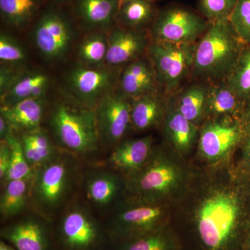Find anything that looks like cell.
<instances>
[{
  "label": "cell",
  "mask_w": 250,
  "mask_h": 250,
  "mask_svg": "<svg viewBox=\"0 0 250 250\" xmlns=\"http://www.w3.org/2000/svg\"><path fill=\"white\" fill-rule=\"evenodd\" d=\"M14 129L9 124V122L2 116H0V139L6 141L14 134Z\"/></svg>",
  "instance_id": "cell-39"
},
{
  "label": "cell",
  "mask_w": 250,
  "mask_h": 250,
  "mask_svg": "<svg viewBox=\"0 0 250 250\" xmlns=\"http://www.w3.org/2000/svg\"><path fill=\"white\" fill-rule=\"evenodd\" d=\"M196 45L154 41L148 47L156 80L169 91L175 90L193 67Z\"/></svg>",
  "instance_id": "cell-7"
},
{
  "label": "cell",
  "mask_w": 250,
  "mask_h": 250,
  "mask_svg": "<svg viewBox=\"0 0 250 250\" xmlns=\"http://www.w3.org/2000/svg\"><path fill=\"white\" fill-rule=\"evenodd\" d=\"M210 23L199 13L179 5H170L159 11L150 27L154 41L184 43L203 35Z\"/></svg>",
  "instance_id": "cell-8"
},
{
  "label": "cell",
  "mask_w": 250,
  "mask_h": 250,
  "mask_svg": "<svg viewBox=\"0 0 250 250\" xmlns=\"http://www.w3.org/2000/svg\"><path fill=\"white\" fill-rule=\"evenodd\" d=\"M0 235L16 250H57L53 227L41 215H27L4 225Z\"/></svg>",
  "instance_id": "cell-10"
},
{
  "label": "cell",
  "mask_w": 250,
  "mask_h": 250,
  "mask_svg": "<svg viewBox=\"0 0 250 250\" xmlns=\"http://www.w3.org/2000/svg\"><path fill=\"white\" fill-rule=\"evenodd\" d=\"M248 102H249L248 107L245 113L244 121L242 125L243 131V139H244L245 141L250 140V99Z\"/></svg>",
  "instance_id": "cell-40"
},
{
  "label": "cell",
  "mask_w": 250,
  "mask_h": 250,
  "mask_svg": "<svg viewBox=\"0 0 250 250\" xmlns=\"http://www.w3.org/2000/svg\"><path fill=\"white\" fill-rule=\"evenodd\" d=\"M166 130L174 146L181 151L188 149L196 134L195 125L179 113L177 108L169 110Z\"/></svg>",
  "instance_id": "cell-28"
},
{
  "label": "cell",
  "mask_w": 250,
  "mask_h": 250,
  "mask_svg": "<svg viewBox=\"0 0 250 250\" xmlns=\"http://www.w3.org/2000/svg\"><path fill=\"white\" fill-rule=\"evenodd\" d=\"M118 177L109 172H97L87 179L85 190L88 200L97 207L111 205L119 190Z\"/></svg>",
  "instance_id": "cell-23"
},
{
  "label": "cell",
  "mask_w": 250,
  "mask_h": 250,
  "mask_svg": "<svg viewBox=\"0 0 250 250\" xmlns=\"http://www.w3.org/2000/svg\"><path fill=\"white\" fill-rule=\"evenodd\" d=\"M156 82L152 63L145 59H137L129 62L120 77L122 94L129 98L155 93Z\"/></svg>",
  "instance_id": "cell-17"
},
{
  "label": "cell",
  "mask_w": 250,
  "mask_h": 250,
  "mask_svg": "<svg viewBox=\"0 0 250 250\" xmlns=\"http://www.w3.org/2000/svg\"><path fill=\"white\" fill-rule=\"evenodd\" d=\"M50 123L59 143L70 152L83 155L96 150L100 136L94 109L59 104Z\"/></svg>",
  "instance_id": "cell-4"
},
{
  "label": "cell",
  "mask_w": 250,
  "mask_h": 250,
  "mask_svg": "<svg viewBox=\"0 0 250 250\" xmlns=\"http://www.w3.org/2000/svg\"><path fill=\"white\" fill-rule=\"evenodd\" d=\"M27 59L22 46L11 36L1 33L0 36V60L4 64L20 65Z\"/></svg>",
  "instance_id": "cell-36"
},
{
  "label": "cell",
  "mask_w": 250,
  "mask_h": 250,
  "mask_svg": "<svg viewBox=\"0 0 250 250\" xmlns=\"http://www.w3.org/2000/svg\"><path fill=\"white\" fill-rule=\"evenodd\" d=\"M121 0H73L72 15L78 24L90 30H107L116 26Z\"/></svg>",
  "instance_id": "cell-14"
},
{
  "label": "cell",
  "mask_w": 250,
  "mask_h": 250,
  "mask_svg": "<svg viewBox=\"0 0 250 250\" xmlns=\"http://www.w3.org/2000/svg\"><path fill=\"white\" fill-rule=\"evenodd\" d=\"M244 45L229 21L210 23L195 47L193 69L208 78L227 77Z\"/></svg>",
  "instance_id": "cell-1"
},
{
  "label": "cell",
  "mask_w": 250,
  "mask_h": 250,
  "mask_svg": "<svg viewBox=\"0 0 250 250\" xmlns=\"http://www.w3.org/2000/svg\"><path fill=\"white\" fill-rule=\"evenodd\" d=\"M74 20L62 6L51 3L44 7L32 33L36 47L46 59L56 60L67 53L75 34Z\"/></svg>",
  "instance_id": "cell-6"
},
{
  "label": "cell",
  "mask_w": 250,
  "mask_h": 250,
  "mask_svg": "<svg viewBox=\"0 0 250 250\" xmlns=\"http://www.w3.org/2000/svg\"><path fill=\"white\" fill-rule=\"evenodd\" d=\"M21 142L26 159L34 170L56 156L48 137L40 129L25 133Z\"/></svg>",
  "instance_id": "cell-27"
},
{
  "label": "cell",
  "mask_w": 250,
  "mask_h": 250,
  "mask_svg": "<svg viewBox=\"0 0 250 250\" xmlns=\"http://www.w3.org/2000/svg\"><path fill=\"white\" fill-rule=\"evenodd\" d=\"M73 0H50L51 3L57 6H64L66 5H70L71 6L72 2Z\"/></svg>",
  "instance_id": "cell-41"
},
{
  "label": "cell",
  "mask_w": 250,
  "mask_h": 250,
  "mask_svg": "<svg viewBox=\"0 0 250 250\" xmlns=\"http://www.w3.org/2000/svg\"><path fill=\"white\" fill-rule=\"evenodd\" d=\"M6 141L11 146V160L9 170L3 184L9 181L32 179L34 175V170L26 159L21 141L13 135Z\"/></svg>",
  "instance_id": "cell-32"
},
{
  "label": "cell",
  "mask_w": 250,
  "mask_h": 250,
  "mask_svg": "<svg viewBox=\"0 0 250 250\" xmlns=\"http://www.w3.org/2000/svg\"><path fill=\"white\" fill-rule=\"evenodd\" d=\"M245 250H250V230L249 233H248V236L246 238V248H245Z\"/></svg>",
  "instance_id": "cell-43"
},
{
  "label": "cell",
  "mask_w": 250,
  "mask_h": 250,
  "mask_svg": "<svg viewBox=\"0 0 250 250\" xmlns=\"http://www.w3.org/2000/svg\"><path fill=\"white\" fill-rule=\"evenodd\" d=\"M32 179H20L4 183L0 199V211L4 219L14 218L24 209L30 198Z\"/></svg>",
  "instance_id": "cell-24"
},
{
  "label": "cell",
  "mask_w": 250,
  "mask_h": 250,
  "mask_svg": "<svg viewBox=\"0 0 250 250\" xmlns=\"http://www.w3.org/2000/svg\"><path fill=\"white\" fill-rule=\"evenodd\" d=\"M243 137V126L239 123L213 122L206 125L202 130L200 150L208 159H218L229 152Z\"/></svg>",
  "instance_id": "cell-16"
},
{
  "label": "cell",
  "mask_w": 250,
  "mask_h": 250,
  "mask_svg": "<svg viewBox=\"0 0 250 250\" xmlns=\"http://www.w3.org/2000/svg\"><path fill=\"white\" fill-rule=\"evenodd\" d=\"M152 1H161V0H152Z\"/></svg>",
  "instance_id": "cell-44"
},
{
  "label": "cell",
  "mask_w": 250,
  "mask_h": 250,
  "mask_svg": "<svg viewBox=\"0 0 250 250\" xmlns=\"http://www.w3.org/2000/svg\"><path fill=\"white\" fill-rule=\"evenodd\" d=\"M207 90L208 88L205 85H194L179 96L177 110L193 124L202 118L205 111Z\"/></svg>",
  "instance_id": "cell-30"
},
{
  "label": "cell",
  "mask_w": 250,
  "mask_h": 250,
  "mask_svg": "<svg viewBox=\"0 0 250 250\" xmlns=\"http://www.w3.org/2000/svg\"><path fill=\"white\" fill-rule=\"evenodd\" d=\"M47 0H0V15L10 27L21 29L34 24Z\"/></svg>",
  "instance_id": "cell-21"
},
{
  "label": "cell",
  "mask_w": 250,
  "mask_h": 250,
  "mask_svg": "<svg viewBox=\"0 0 250 250\" xmlns=\"http://www.w3.org/2000/svg\"><path fill=\"white\" fill-rule=\"evenodd\" d=\"M227 83L243 101L250 99V45H245L229 74Z\"/></svg>",
  "instance_id": "cell-29"
},
{
  "label": "cell",
  "mask_w": 250,
  "mask_h": 250,
  "mask_svg": "<svg viewBox=\"0 0 250 250\" xmlns=\"http://www.w3.org/2000/svg\"><path fill=\"white\" fill-rule=\"evenodd\" d=\"M49 81L43 73L21 75L12 86L1 96V106L10 105L31 98H43Z\"/></svg>",
  "instance_id": "cell-22"
},
{
  "label": "cell",
  "mask_w": 250,
  "mask_h": 250,
  "mask_svg": "<svg viewBox=\"0 0 250 250\" xmlns=\"http://www.w3.org/2000/svg\"><path fill=\"white\" fill-rule=\"evenodd\" d=\"M229 22L241 42L250 45V0H238Z\"/></svg>",
  "instance_id": "cell-35"
},
{
  "label": "cell",
  "mask_w": 250,
  "mask_h": 250,
  "mask_svg": "<svg viewBox=\"0 0 250 250\" xmlns=\"http://www.w3.org/2000/svg\"><path fill=\"white\" fill-rule=\"evenodd\" d=\"M151 146L152 139L149 137L124 141L115 148L108 164L116 170L136 172L147 162Z\"/></svg>",
  "instance_id": "cell-19"
},
{
  "label": "cell",
  "mask_w": 250,
  "mask_h": 250,
  "mask_svg": "<svg viewBox=\"0 0 250 250\" xmlns=\"http://www.w3.org/2000/svg\"><path fill=\"white\" fill-rule=\"evenodd\" d=\"M134 100L131 104V123L135 129L144 131L157 124L162 117L163 104L155 93Z\"/></svg>",
  "instance_id": "cell-25"
},
{
  "label": "cell",
  "mask_w": 250,
  "mask_h": 250,
  "mask_svg": "<svg viewBox=\"0 0 250 250\" xmlns=\"http://www.w3.org/2000/svg\"><path fill=\"white\" fill-rule=\"evenodd\" d=\"M114 82L112 72L89 67H77L68 77V84L72 93L81 103L92 109L105 95L111 93Z\"/></svg>",
  "instance_id": "cell-12"
},
{
  "label": "cell",
  "mask_w": 250,
  "mask_h": 250,
  "mask_svg": "<svg viewBox=\"0 0 250 250\" xmlns=\"http://www.w3.org/2000/svg\"><path fill=\"white\" fill-rule=\"evenodd\" d=\"M11 160V148L9 143L1 141L0 143V179L4 182Z\"/></svg>",
  "instance_id": "cell-37"
},
{
  "label": "cell",
  "mask_w": 250,
  "mask_h": 250,
  "mask_svg": "<svg viewBox=\"0 0 250 250\" xmlns=\"http://www.w3.org/2000/svg\"><path fill=\"white\" fill-rule=\"evenodd\" d=\"M104 250H168V246L164 236L154 231L127 241H111Z\"/></svg>",
  "instance_id": "cell-33"
},
{
  "label": "cell",
  "mask_w": 250,
  "mask_h": 250,
  "mask_svg": "<svg viewBox=\"0 0 250 250\" xmlns=\"http://www.w3.org/2000/svg\"><path fill=\"white\" fill-rule=\"evenodd\" d=\"M72 167L67 158L55 156L35 170L30 198L46 220L52 218L67 196L72 182Z\"/></svg>",
  "instance_id": "cell-5"
},
{
  "label": "cell",
  "mask_w": 250,
  "mask_h": 250,
  "mask_svg": "<svg viewBox=\"0 0 250 250\" xmlns=\"http://www.w3.org/2000/svg\"><path fill=\"white\" fill-rule=\"evenodd\" d=\"M0 71V93L1 96L12 86L21 75L9 67L1 66Z\"/></svg>",
  "instance_id": "cell-38"
},
{
  "label": "cell",
  "mask_w": 250,
  "mask_h": 250,
  "mask_svg": "<svg viewBox=\"0 0 250 250\" xmlns=\"http://www.w3.org/2000/svg\"><path fill=\"white\" fill-rule=\"evenodd\" d=\"M123 94L109 93L94 108L100 139L108 144L118 142L131 123V104Z\"/></svg>",
  "instance_id": "cell-11"
},
{
  "label": "cell",
  "mask_w": 250,
  "mask_h": 250,
  "mask_svg": "<svg viewBox=\"0 0 250 250\" xmlns=\"http://www.w3.org/2000/svg\"><path fill=\"white\" fill-rule=\"evenodd\" d=\"M14 130L25 133L39 129L45 112L43 98H31L10 105H3L0 109Z\"/></svg>",
  "instance_id": "cell-18"
},
{
  "label": "cell",
  "mask_w": 250,
  "mask_h": 250,
  "mask_svg": "<svg viewBox=\"0 0 250 250\" xmlns=\"http://www.w3.org/2000/svg\"><path fill=\"white\" fill-rule=\"evenodd\" d=\"M104 34L95 32L82 41L78 49V57L85 65H100L106 62L108 38Z\"/></svg>",
  "instance_id": "cell-31"
},
{
  "label": "cell",
  "mask_w": 250,
  "mask_h": 250,
  "mask_svg": "<svg viewBox=\"0 0 250 250\" xmlns=\"http://www.w3.org/2000/svg\"><path fill=\"white\" fill-rule=\"evenodd\" d=\"M163 213L158 205H130L118 210L104 225L111 241H127L155 231Z\"/></svg>",
  "instance_id": "cell-9"
},
{
  "label": "cell",
  "mask_w": 250,
  "mask_h": 250,
  "mask_svg": "<svg viewBox=\"0 0 250 250\" xmlns=\"http://www.w3.org/2000/svg\"><path fill=\"white\" fill-rule=\"evenodd\" d=\"M152 0H121L116 17V26L143 31L151 27L159 14Z\"/></svg>",
  "instance_id": "cell-20"
},
{
  "label": "cell",
  "mask_w": 250,
  "mask_h": 250,
  "mask_svg": "<svg viewBox=\"0 0 250 250\" xmlns=\"http://www.w3.org/2000/svg\"><path fill=\"white\" fill-rule=\"evenodd\" d=\"M53 232L57 250H104L111 241L104 225L80 206L62 214Z\"/></svg>",
  "instance_id": "cell-3"
},
{
  "label": "cell",
  "mask_w": 250,
  "mask_h": 250,
  "mask_svg": "<svg viewBox=\"0 0 250 250\" xmlns=\"http://www.w3.org/2000/svg\"><path fill=\"white\" fill-rule=\"evenodd\" d=\"M0 250H16L14 247L9 243H6V241L1 240L0 241Z\"/></svg>",
  "instance_id": "cell-42"
},
{
  "label": "cell",
  "mask_w": 250,
  "mask_h": 250,
  "mask_svg": "<svg viewBox=\"0 0 250 250\" xmlns=\"http://www.w3.org/2000/svg\"><path fill=\"white\" fill-rule=\"evenodd\" d=\"M135 173L130 184L136 191L145 197L168 192L179 178L178 172L173 166L160 160L145 164Z\"/></svg>",
  "instance_id": "cell-13"
},
{
  "label": "cell",
  "mask_w": 250,
  "mask_h": 250,
  "mask_svg": "<svg viewBox=\"0 0 250 250\" xmlns=\"http://www.w3.org/2000/svg\"><path fill=\"white\" fill-rule=\"evenodd\" d=\"M243 101L228 83L208 87L205 111L214 115L233 114L241 109Z\"/></svg>",
  "instance_id": "cell-26"
},
{
  "label": "cell",
  "mask_w": 250,
  "mask_h": 250,
  "mask_svg": "<svg viewBox=\"0 0 250 250\" xmlns=\"http://www.w3.org/2000/svg\"><path fill=\"white\" fill-rule=\"evenodd\" d=\"M241 199L231 193L219 192L208 197L198 213L200 238L210 250L221 249L241 226L245 208Z\"/></svg>",
  "instance_id": "cell-2"
},
{
  "label": "cell",
  "mask_w": 250,
  "mask_h": 250,
  "mask_svg": "<svg viewBox=\"0 0 250 250\" xmlns=\"http://www.w3.org/2000/svg\"><path fill=\"white\" fill-rule=\"evenodd\" d=\"M144 31L115 26L108 36L106 62L111 66L129 63L139 59L147 47Z\"/></svg>",
  "instance_id": "cell-15"
},
{
  "label": "cell",
  "mask_w": 250,
  "mask_h": 250,
  "mask_svg": "<svg viewBox=\"0 0 250 250\" xmlns=\"http://www.w3.org/2000/svg\"><path fill=\"white\" fill-rule=\"evenodd\" d=\"M238 0H197L199 14L208 22L229 21Z\"/></svg>",
  "instance_id": "cell-34"
}]
</instances>
